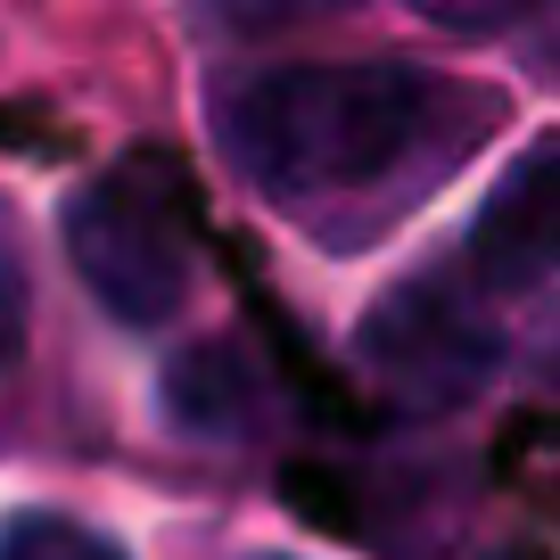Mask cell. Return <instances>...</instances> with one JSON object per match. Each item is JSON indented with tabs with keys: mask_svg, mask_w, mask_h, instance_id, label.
I'll return each instance as SVG.
<instances>
[{
	"mask_svg": "<svg viewBox=\"0 0 560 560\" xmlns=\"http://www.w3.org/2000/svg\"><path fill=\"white\" fill-rule=\"evenodd\" d=\"M494 100H462L412 58H289L256 67L214 100L223 158L272 198L280 214H330L387 198L380 214L412 207L420 182L470 158Z\"/></svg>",
	"mask_w": 560,
	"mask_h": 560,
	"instance_id": "6da1fadb",
	"label": "cell"
},
{
	"mask_svg": "<svg viewBox=\"0 0 560 560\" xmlns=\"http://www.w3.org/2000/svg\"><path fill=\"white\" fill-rule=\"evenodd\" d=\"M67 264L124 330H165L190 298V223H182V182L158 158H124L91 174L58 214Z\"/></svg>",
	"mask_w": 560,
	"mask_h": 560,
	"instance_id": "7a4b0ae2",
	"label": "cell"
},
{
	"mask_svg": "<svg viewBox=\"0 0 560 560\" xmlns=\"http://www.w3.org/2000/svg\"><path fill=\"white\" fill-rule=\"evenodd\" d=\"M354 354L404 404H470L503 363V338L462 272H412L354 322Z\"/></svg>",
	"mask_w": 560,
	"mask_h": 560,
	"instance_id": "3957f363",
	"label": "cell"
},
{
	"mask_svg": "<svg viewBox=\"0 0 560 560\" xmlns=\"http://www.w3.org/2000/svg\"><path fill=\"white\" fill-rule=\"evenodd\" d=\"M462 280L478 298H527L544 280H560V149H527L503 165L470 214L462 240Z\"/></svg>",
	"mask_w": 560,
	"mask_h": 560,
	"instance_id": "277c9868",
	"label": "cell"
},
{
	"mask_svg": "<svg viewBox=\"0 0 560 560\" xmlns=\"http://www.w3.org/2000/svg\"><path fill=\"white\" fill-rule=\"evenodd\" d=\"M165 420L182 438H207V445H231L264 420V380L247 363L240 338H198L165 363Z\"/></svg>",
	"mask_w": 560,
	"mask_h": 560,
	"instance_id": "5b68a950",
	"label": "cell"
},
{
	"mask_svg": "<svg viewBox=\"0 0 560 560\" xmlns=\"http://www.w3.org/2000/svg\"><path fill=\"white\" fill-rule=\"evenodd\" d=\"M0 560H132V552L74 511H18L0 527Z\"/></svg>",
	"mask_w": 560,
	"mask_h": 560,
	"instance_id": "8992f818",
	"label": "cell"
},
{
	"mask_svg": "<svg viewBox=\"0 0 560 560\" xmlns=\"http://www.w3.org/2000/svg\"><path fill=\"white\" fill-rule=\"evenodd\" d=\"M25 264H18V247L0 240V363H9V354L25 347Z\"/></svg>",
	"mask_w": 560,
	"mask_h": 560,
	"instance_id": "52a82bcc",
	"label": "cell"
},
{
	"mask_svg": "<svg viewBox=\"0 0 560 560\" xmlns=\"http://www.w3.org/2000/svg\"><path fill=\"white\" fill-rule=\"evenodd\" d=\"M487 560H552V552H536V544H503V552H487Z\"/></svg>",
	"mask_w": 560,
	"mask_h": 560,
	"instance_id": "ba28073f",
	"label": "cell"
},
{
	"mask_svg": "<svg viewBox=\"0 0 560 560\" xmlns=\"http://www.w3.org/2000/svg\"><path fill=\"white\" fill-rule=\"evenodd\" d=\"M256 560H289V552H256Z\"/></svg>",
	"mask_w": 560,
	"mask_h": 560,
	"instance_id": "9c48e42d",
	"label": "cell"
}]
</instances>
